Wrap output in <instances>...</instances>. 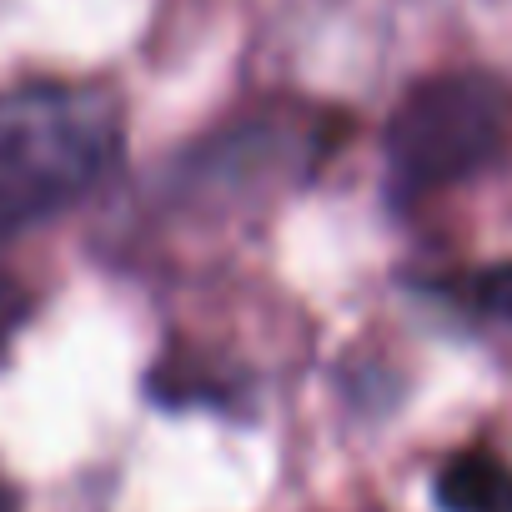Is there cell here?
<instances>
[{
	"mask_svg": "<svg viewBox=\"0 0 512 512\" xmlns=\"http://www.w3.org/2000/svg\"><path fill=\"white\" fill-rule=\"evenodd\" d=\"M26 317H31V292L11 272H0V352H6V342L21 332Z\"/></svg>",
	"mask_w": 512,
	"mask_h": 512,
	"instance_id": "5b68a950",
	"label": "cell"
},
{
	"mask_svg": "<svg viewBox=\"0 0 512 512\" xmlns=\"http://www.w3.org/2000/svg\"><path fill=\"white\" fill-rule=\"evenodd\" d=\"M437 512H512V462L492 447L452 452L432 477Z\"/></svg>",
	"mask_w": 512,
	"mask_h": 512,
	"instance_id": "3957f363",
	"label": "cell"
},
{
	"mask_svg": "<svg viewBox=\"0 0 512 512\" xmlns=\"http://www.w3.org/2000/svg\"><path fill=\"white\" fill-rule=\"evenodd\" d=\"M512 151V81L497 71L422 76L387 121V186L422 201L492 171Z\"/></svg>",
	"mask_w": 512,
	"mask_h": 512,
	"instance_id": "7a4b0ae2",
	"label": "cell"
},
{
	"mask_svg": "<svg viewBox=\"0 0 512 512\" xmlns=\"http://www.w3.org/2000/svg\"><path fill=\"white\" fill-rule=\"evenodd\" d=\"M126 146L121 96L96 81H41L0 96V231H21L96 191Z\"/></svg>",
	"mask_w": 512,
	"mask_h": 512,
	"instance_id": "6da1fadb",
	"label": "cell"
},
{
	"mask_svg": "<svg viewBox=\"0 0 512 512\" xmlns=\"http://www.w3.org/2000/svg\"><path fill=\"white\" fill-rule=\"evenodd\" d=\"M437 292H442V302L452 312H462V317H472L482 327H512V262L457 272Z\"/></svg>",
	"mask_w": 512,
	"mask_h": 512,
	"instance_id": "277c9868",
	"label": "cell"
},
{
	"mask_svg": "<svg viewBox=\"0 0 512 512\" xmlns=\"http://www.w3.org/2000/svg\"><path fill=\"white\" fill-rule=\"evenodd\" d=\"M0 512H16V492L6 487V477H0Z\"/></svg>",
	"mask_w": 512,
	"mask_h": 512,
	"instance_id": "8992f818",
	"label": "cell"
}]
</instances>
